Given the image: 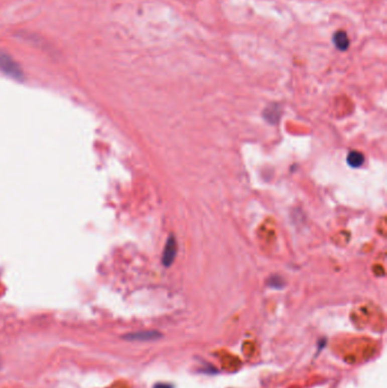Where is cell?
Wrapping results in <instances>:
<instances>
[{
    "mask_svg": "<svg viewBox=\"0 0 387 388\" xmlns=\"http://www.w3.org/2000/svg\"><path fill=\"white\" fill-rule=\"evenodd\" d=\"M0 71L16 81L24 80V73L20 65L13 59L12 56L2 50H0Z\"/></svg>",
    "mask_w": 387,
    "mask_h": 388,
    "instance_id": "6da1fadb",
    "label": "cell"
},
{
    "mask_svg": "<svg viewBox=\"0 0 387 388\" xmlns=\"http://www.w3.org/2000/svg\"><path fill=\"white\" fill-rule=\"evenodd\" d=\"M162 337V334L159 331L156 330H141L136 331V333L126 334L123 337L126 341L131 342H149V341H156Z\"/></svg>",
    "mask_w": 387,
    "mask_h": 388,
    "instance_id": "7a4b0ae2",
    "label": "cell"
},
{
    "mask_svg": "<svg viewBox=\"0 0 387 388\" xmlns=\"http://www.w3.org/2000/svg\"><path fill=\"white\" fill-rule=\"evenodd\" d=\"M177 254V243L175 237L171 235L168 237L166 245H165V250L163 253V265L165 267H171L174 260L176 258Z\"/></svg>",
    "mask_w": 387,
    "mask_h": 388,
    "instance_id": "3957f363",
    "label": "cell"
},
{
    "mask_svg": "<svg viewBox=\"0 0 387 388\" xmlns=\"http://www.w3.org/2000/svg\"><path fill=\"white\" fill-rule=\"evenodd\" d=\"M264 117L268 123L271 124H276L278 120H280L281 117V109L280 106L276 103L269 104V106L265 109L264 111Z\"/></svg>",
    "mask_w": 387,
    "mask_h": 388,
    "instance_id": "277c9868",
    "label": "cell"
},
{
    "mask_svg": "<svg viewBox=\"0 0 387 388\" xmlns=\"http://www.w3.org/2000/svg\"><path fill=\"white\" fill-rule=\"evenodd\" d=\"M333 40H334L335 46H336L340 50L344 51L350 47V40H349V38H347L346 33L344 31H338V32L335 33L334 37H333Z\"/></svg>",
    "mask_w": 387,
    "mask_h": 388,
    "instance_id": "5b68a950",
    "label": "cell"
},
{
    "mask_svg": "<svg viewBox=\"0 0 387 388\" xmlns=\"http://www.w3.org/2000/svg\"><path fill=\"white\" fill-rule=\"evenodd\" d=\"M347 165L352 168H359L364 163V157L362 154H360L358 151H351L349 155H347Z\"/></svg>",
    "mask_w": 387,
    "mask_h": 388,
    "instance_id": "8992f818",
    "label": "cell"
},
{
    "mask_svg": "<svg viewBox=\"0 0 387 388\" xmlns=\"http://www.w3.org/2000/svg\"><path fill=\"white\" fill-rule=\"evenodd\" d=\"M269 286L273 287L275 290H281L285 286V282L281 276H273L271 280H269Z\"/></svg>",
    "mask_w": 387,
    "mask_h": 388,
    "instance_id": "52a82bcc",
    "label": "cell"
},
{
    "mask_svg": "<svg viewBox=\"0 0 387 388\" xmlns=\"http://www.w3.org/2000/svg\"><path fill=\"white\" fill-rule=\"evenodd\" d=\"M154 388H173V386L171 385V383L160 382V383H157V385H155Z\"/></svg>",
    "mask_w": 387,
    "mask_h": 388,
    "instance_id": "ba28073f",
    "label": "cell"
}]
</instances>
